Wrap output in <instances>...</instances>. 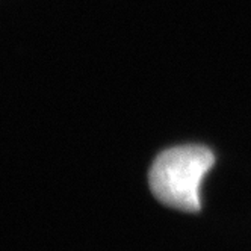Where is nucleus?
Listing matches in <instances>:
<instances>
[{"mask_svg":"<svg viewBox=\"0 0 251 251\" xmlns=\"http://www.w3.org/2000/svg\"><path fill=\"white\" fill-rule=\"evenodd\" d=\"M215 164L213 153L203 146H180L160 153L150 168L149 183L156 199L183 212L201 207L203 178Z\"/></svg>","mask_w":251,"mask_h":251,"instance_id":"obj_1","label":"nucleus"}]
</instances>
